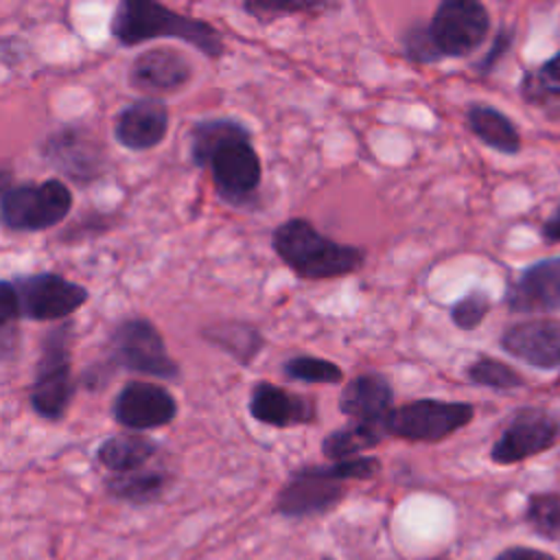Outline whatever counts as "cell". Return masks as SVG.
Segmentation results:
<instances>
[{"label":"cell","mask_w":560,"mask_h":560,"mask_svg":"<svg viewBox=\"0 0 560 560\" xmlns=\"http://www.w3.org/2000/svg\"><path fill=\"white\" fill-rule=\"evenodd\" d=\"M20 315L35 322H52L81 308L90 293L85 287L66 280L59 273H31L13 280Z\"/></svg>","instance_id":"obj_11"},{"label":"cell","mask_w":560,"mask_h":560,"mask_svg":"<svg viewBox=\"0 0 560 560\" xmlns=\"http://www.w3.org/2000/svg\"><path fill=\"white\" fill-rule=\"evenodd\" d=\"M70 335L72 324H61L52 328L42 343L31 385V407L46 420H61L74 396Z\"/></svg>","instance_id":"obj_6"},{"label":"cell","mask_w":560,"mask_h":560,"mask_svg":"<svg viewBox=\"0 0 560 560\" xmlns=\"http://www.w3.org/2000/svg\"><path fill=\"white\" fill-rule=\"evenodd\" d=\"M70 208L72 195L63 182H26L2 192L0 223L7 230L42 232L61 223Z\"/></svg>","instance_id":"obj_8"},{"label":"cell","mask_w":560,"mask_h":560,"mask_svg":"<svg viewBox=\"0 0 560 560\" xmlns=\"http://www.w3.org/2000/svg\"><path fill=\"white\" fill-rule=\"evenodd\" d=\"M521 98L542 116L560 118V50L538 66L523 72L518 83Z\"/></svg>","instance_id":"obj_21"},{"label":"cell","mask_w":560,"mask_h":560,"mask_svg":"<svg viewBox=\"0 0 560 560\" xmlns=\"http://www.w3.org/2000/svg\"><path fill=\"white\" fill-rule=\"evenodd\" d=\"M192 77L190 61L175 48H151L138 55L129 68V83L149 96L182 90Z\"/></svg>","instance_id":"obj_16"},{"label":"cell","mask_w":560,"mask_h":560,"mask_svg":"<svg viewBox=\"0 0 560 560\" xmlns=\"http://www.w3.org/2000/svg\"><path fill=\"white\" fill-rule=\"evenodd\" d=\"M466 378L483 389L492 392H512L521 389L527 385L525 376L514 370L512 365L490 357V354H479L466 365Z\"/></svg>","instance_id":"obj_26"},{"label":"cell","mask_w":560,"mask_h":560,"mask_svg":"<svg viewBox=\"0 0 560 560\" xmlns=\"http://www.w3.org/2000/svg\"><path fill=\"white\" fill-rule=\"evenodd\" d=\"M203 337L217 348H221L223 352H228L241 365H249L265 348L262 332L254 324L238 322V319L219 322L206 328Z\"/></svg>","instance_id":"obj_24"},{"label":"cell","mask_w":560,"mask_h":560,"mask_svg":"<svg viewBox=\"0 0 560 560\" xmlns=\"http://www.w3.org/2000/svg\"><path fill=\"white\" fill-rule=\"evenodd\" d=\"M394 387L381 372H363L350 378L339 394V411L357 422L378 424L394 407ZM383 431V429H381Z\"/></svg>","instance_id":"obj_19"},{"label":"cell","mask_w":560,"mask_h":560,"mask_svg":"<svg viewBox=\"0 0 560 560\" xmlns=\"http://www.w3.org/2000/svg\"><path fill=\"white\" fill-rule=\"evenodd\" d=\"M499 343L505 354L540 372L560 368V319L556 317L514 322L501 332Z\"/></svg>","instance_id":"obj_13"},{"label":"cell","mask_w":560,"mask_h":560,"mask_svg":"<svg viewBox=\"0 0 560 560\" xmlns=\"http://www.w3.org/2000/svg\"><path fill=\"white\" fill-rule=\"evenodd\" d=\"M540 236L545 243H560V221L558 219H545L540 225Z\"/></svg>","instance_id":"obj_35"},{"label":"cell","mask_w":560,"mask_h":560,"mask_svg":"<svg viewBox=\"0 0 560 560\" xmlns=\"http://www.w3.org/2000/svg\"><path fill=\"white\" fill-rule=\"evenodd\" d=\"M158 451L160 444L144 435L120 433L101 442L96 459L112 475H125L149 466L158 457Z\"/></svg>","instance_id":"obj_22"},{"label":"cell","mask_w":560,"mask_h":560,"mask_svg":"<svg viewBox=\"0 0 560 560\" xmlns=\"http://www.w3.org/2000/svg\"><path fill=\"white\" fill-rule=\"evenodd\" d=\"M490 311H492L490 295L481 289H472L448 306V317L455 328L464 332H472L481 326V322L488 317Z\"/></svg>","instance_id":"obj_31"},{"label":"cell","mask_w":560,"mask_h":560,"mask_svg":"<svg viewBox=\"0 0 560 560\" xmlns=\"http://www.w3.org/2000/svg\"><path fill=\"white\" fill-rule=\"evenodd\" d=\"M112 413L114 420L127 429H158L175 420L177 400L162 385L133 381L118 392L112 405Z\"/></svg>","instance_id":"obj_14"},{"label":"cell","mask_w":560,"mask_h":560,"mask_svg":"<svg viewBox=\"0 0 560 560\" xmlns=\"http://www.w3.org/2000/svg\"><path fill=\"white\" fill-rule=\"evenodd\" d=\"M168 131V107L158 96H144L118 112L114 120L116 140L131 151L158 147Z\"/></svg>","instance_id":"obj_17"},{"label":"cell","mask_w":560,"mask_h":560,"mask_svg":"<svg viewBox=\"0 0 560 560\" xmlns=\"http://www.w3.org/2000/svg\"><path fill=\"white\" fill-rule=\"evenodd\" d=\"M427 24L431 48L442 59L472 55L490 33V11L475 0H444L435 7Z\"/></svg>","instance_id":"obj_7"},{"label":"cell","mask_w":560,"mask_h":560,"mask_svg":"<svg viewBox=\"0 0 560 560\" xmlns=\"http://www.w3.org/2000/svg\"><path fill=\"white\" fill-rule=\"evenodd\" d=\"M472 418L475 407L470 402L416 398L405 405L392 407L389 413L383 418L381 429L385 438L435 444L468 427Z\"/></svg>","instance_id":"obj_5"},{"label":"cell","mask_w":560,"mask_h":560,"mask_svg":"<svg viewBox=\"0 0 560 560\" xmlns=\"http://www.w3.org/2000/svg\"><path fill=\"white\" fill-rule=\"evenodd\" d=\"M271 247L284 267L306 282L346 278L359 271L368 258L365 247L335 241L304 217L282 221L271 234Z\"/></svg>","instance_id":"obj_3"},{"label":"cell","mask_w":560,"mask_h":560,"mask_svg":"<svg viewBox=\"0 0 560 560\" xmlns=\"http://www.w3.org/2000/svg\"><path fill=\"white\" fill-rule=\"evenodd\" d=\"M112 363L131 372L158 376L164 381L179 378V365L166 352L160 330L144 317L120 322L109 337Z\"/></svg>","instance_id":"obj_9"},{"label":"cell","mask_w":560,"mask_h":560,"mask_svg":"<svg viewBox=\"0 0 560 560\" xmlns=\"http://www.w3.org/2000/svg\"><path fill=\"white\" fill-rule=\"evenodd\" d=\"M492 560H558V558H553L551 553H547L542 549L514 545V547H505L503 551H499Z\"/></svg>","instance_id":"obj_34"},{"label":"cell","mask_w":560,"mask_h":560,"mask_svg":"<svg viewBox=\"0 0 560 560\" xmlns=\"http://www.w3.org/2000/svg\"><path fill=\"white\" fill-rule=\"evenodd\" d=\"M402 44V52L409 61L418 63V66H429V63H438V57L431 48L429 35H427V24L424 22H413L402 31L400 37Z\"/></svg>","instance_id":"obj_32"},{"label":"cell","mask_w":560,"mask_h":560,"mask_svg":"<svg viewBox=\"0 0 560 560\" xmlns=\"http://www.w3.org/2000/svg\"><path fill=\"white\" fill-rule=\"evenodd\" d=\"M560 440V418L545 407L516 409L490 448L497 466H512L538 457Z\"/></svg>","instance_id":"obj_10"},{"label":"cell","mask_w":560,"mask_h":560,"mask_svg":"<svg viewBox=\"0 0 560 560\" xmlns=\"http://www.w3.org/2000/svg\"><path fill=\"white\" fill-rule=\"evenodd\" d=\"M383 440H385V433L381 431L378 424L348 420V424L324 435L319 451L330 462L354 459V457H361V453L378 446Z\"/></svg>","instance_id":"obj_25"},{"label":"cell","mask_w":560,"mask_h":560,"mask_svg":"<svg viewBox=\"0 0 560 560\" xmlns=\"http://www.w3.org/2000/svg\"><path fill=\"white\" fill-rule=\"evenodd\" d=\"M247 411L256 422L273 429L304 427L317 420V402L313 396L289 392L269 381H258L252 387Z\"/></svg>","instance_id":"obj_15"},{"label":"cell","mask_w":560,"mask_h":560,"mask_svg":"<svg viewBox=\"0 0 560 560\" xmlns=\"http://www.w3.org/2000/svg\"><path fill=\"white\" fill-rule=\"evenodd\" d=\"M109 28L114 39L122 46L168 37L195 46L210 59H219L225 52L223 37L212 24L177 13L160 2L122 0L112 15Z\"/></svg>","instance_id":"obj_4"},{"label":"cell","mask_w":560,"mask_h":560,"mask_svg":"<svg viewBox=\"0 0 560 560\" xmlns=\"http://www.w3.org/2000/svg\"><path fill=\"white\" fill-rule=\"evenodd\" d=\"M466 127L481 144L497 153L516 155L523 147L521 131L514 125V120L488 103L468 105Z\"/></svg>","instance_id":"obj_20"},{"label":"cell","mask_w":560,"mask_h":560,"mask_svg":"<svg viewBox=\"0 0 560 560\" xmlns=\"http://www.w3.org/2000/svg\"><path fill=\"white\" fill-rule=\"evenodd\" d=\"M9 184H11V173L9 171H0V197H2V192L9 190Z\"/></svg>","instance_id":"obj_36"},{"label":"cell","mask_w":560,"mask_h":560,"mask_svg":"<svg viewBox=\"0 0 560 560\" xmlns=\"http://www.w3.org/2000/svg\"><path fill=\"white\" fill-rule=\"evenodd\" d=\"M512 42H514V31L512 28H508V26H503V28H499V33L494 35V42H492V46H490V50L486 52V57L479 61V72H483V74H488V72H492L494 68H497V63L505 57V52L510 50V46H512Z\"/></svg>","instance_id":"obj_33"},{"label":"cell","mask_w":560,"mask_h":560,"mask_svg":"<svg viewBox=\"0 0 560 560\" xmlns=\"http://www.w3.org/2000/svg\"><path fill=\"white\" fill-rule=\"evenodd\" d=\"M20 317L13 282L0 280V363L11 361L18 352Z\"/></svg>","instance_id":"obj_29"},{"label":"cell","mask_w":560,"mask_h":560,"mask_svg":"<svg viewBox=\"0 0 560 560\" xmlns=\"http://www.w3.org/2000/svg\"><path fill=\"white\" fill-rule=\"evenodd\" d=\"M171 483H173V472L164 466H151V464L133 472L109 475L105 479L107 492L131 505H149L160 501Z\"/></svg>","instance_id":"obj_23"},{"label":"cell","mask_w":560,"mask_h":560,"mask_svg":"<svg viewBox=\"0 0 560 560\" xmlns=\"http://www.w3.org/2000/svg\"><path fill=\"white\" fill-rule=\"evenodd\" d=\"M46 158L77 182H90L103 171V149L83 129H63L48 138Z\"/></svg>","instance_id":"obj_18"},{"label":"cell","mask_w":560,"mask_h":560,"mask_svg":"<svg viewBox=\"0 0 560 560\" xmlns=\"http://www.w3.org/2000/svg\"><path fill=\"white\" fill-rule=\"evenodd\" d=\"M503 304L514 315L560 313V254L540 258L510 278Z\"/></svg>","instance_id":"obj_12"},{"label":"cell","mask_w":560,"mask_h":560,"mask_svg":"<svg viewBox=\"0 0 560 560\" xmlns=\"http://www.w3.org/2000/svg\"><path fill=\"white\" fill-rule=\"evenodd\" d=\"M381 459L361 455L354 459L306 464L287 477L276 494V512L284 518H311L332 512L350 490V481H365L376 477Z\"/></svg>","instance_id":"obj_2"},{"label":"cell","mask_w":560,"mask_h":560,"mask_svg":"<svg viewBox=\"0 0 560 560\" xmlns=\"http://www.w3.org/2000/svg\"><path fill=\"white\" fill-rule=\"evenodd\" d=\"M339 4L335 2H324V0H249L243 4V11L256 18L258 22L267 24L273 20H280L284 15L293 13H317L326 9H337Z\"/></svg>","instance_id":"obj_30"},{"label":"cell","mask_w":560,"mask_h":560,"mask_svg":"<svg viewBox=\"0 0 560 560\" xmlns=\"http://www.w3.org/2000/svg\"><path fill=\"white\" fill-rule=\"evenodd\" d=\"M523 521L536 536L560 542V492H532L525 499Z\"/></svg>","instance_id":"obj_27"},{"label":"cell","mask_w":560,"mask_h":560,"mask_svg":"<svg viewBox=\"0 0 560 560\" xmlns=\"http://www.w3.org/2000/svg\"><path fill=\"white\" fill-rule=\"evenodd\" d=\"M551 219H558L560 221V203H558V208H556V212L551 214Z\"/></svg>","instance_id":"obj_37"},{"label":"cell","mask_w":560,"mask_h":560,"mask_svg":"<svg viewBox=\"0 0 560 560\" xmlns=\"http://www.w3.org/2000/svg\"><path fill=\"white\" fill-rule=\"evenodd\" d=\"M282 374L295 383L315 385H339L343 381V370L330 359L313 354H295L282 363Z\"/></svg>","instance_id":"obj_28"},{"label":"cell","mask_w":560,"mask_h":560,"mask_svg":"<svg viewBox=\"0 0 560 560\" xmlns=\"http://www.w3.org/2000/svg\"><path fill=\"white\" fill-rule=\"evenodd\" d=\"M322 560H332V558H328V556H326V558H322Z\"/></svg>","instance_id":"obj_38"},{"label":"cell","mask_w":560,"mask_h":560,"mask_svg":"<svg viewBox=\"0 0 560 560\" xmlns=\"http://www.w3.org/2000/svg\"><path fill=\"white\" fill-rule=\"evenodd\" d=\"M190 158L210 173L219 199L232 208H258L262 162L252 131L236 118H206L190 129Z\"/></svg>","instance_id":"obj_1"}]
</instances>
